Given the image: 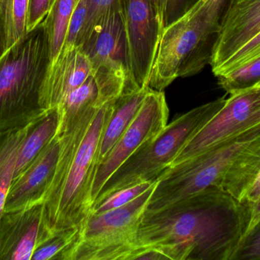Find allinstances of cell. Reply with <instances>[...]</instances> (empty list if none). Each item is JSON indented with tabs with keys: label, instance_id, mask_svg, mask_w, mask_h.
<instances>
[{
	"label": "cell",
	"instance_id": "6da1fadb",
	"mask_svg": "<svg viewBox=\"0 0 260 260\" xmlns=\"http://www.w3.org/2000/svg\"><path fill=\"white\" fill-rule=\"evenodd\" d=\"M244 227L242 203L210 186L160 210L145 211L130 253L153 249L167 259L232 260Z\"/></svg>",
	"mask_w": 260,
	"mask_h": 260
},
{
	"label": "cell",
	"instance_id": "7a4b0ae2",
	"mask_svg": "<svg viewBox=\"0 0 260 260\" xmlns=\"http://www.w3.org/2000/svg\"><path fill=\"white\" fill-rule=\"evenodd\" d=\"M116 100L100 99L59 136V160L43 203L44 226L50 235L80 228L91 212L101 141Z\"/></svg>",
	"mask_w": 260,
	"mask_h": 260
},
{
	"label": "cell",
	"instance_id": "3957f363",
	"mask_svg": "<svg viewBox=\"0 0 260 260\" xmlns=\"http://www.w3.org/2000/svg\"><path fill=\"white\" fill-rule=\"evenodd\" d=\"M50 64L43 21L0 59V134L24 128L49 110L46 81Z\"/></svg>",
	"mask_w": 260,
	"mask_h": 260
},
{
	"label": "cell",
	"instance_id": "277c9868",
	"mask_svg": "<svg viewBox=\"0 0 260 260\" xmlns=\"http://www.w3.org/2000/svg\"><path fill=\"white\" fill-rule=\"evenodd\" d=\"M260 139V123L201 154L167 168L157 178L148 204L150 211L165 209L210 186L221 188L229 169Z\"/></svg>",
	"mask_w": 260,
	"mask_h": 260
},
{
	"label": "cell",
	"instance_id": "5b68a950",
	"mask_svg": "<svg viewBox=\"0 0 260 260\" xmlns=\"http://www.w3.org/2000/svg\"><path fill=\"white\" fill-rule=\"evenodd\" d=\"M226 100L224 96L218 98L190 110L167 125L108 179L94 204L119 189L144 182L156 181L187 142L221 109Z\"/></svg>",
	"mask_w": 260,
	"mask_h": 260
},
{
	"label": "cell",
	"instance_id": "8992f818",
	"mask_svg": "<svg viewBox=\"0 0 260 260\" xmlns=\"http://www.w3.org/2000/svg\"><path fill=\"white\" fill-rule=\"evenodd\" d=\"M219 30L200 15L183 13L165 26L157 44L148 87L163 91L179 77L210 64Z\"/></svg>",
	"mask_w": 260,
	"mask_h": 260
},
{
	"label": "cell",
	"instance_id": "52a82bcc",
	"mask_svg": "<svg viewBox=\"0 0 260 260\" xmlns=\"http://www.w3.org/2000/svg\"><path fill=\"white\" fill-rule=\"evenodd\" d=\"M156 183L122 207L90 214L61 260H126Z\"/></svg>",
	"mask_w": 260,
	"mask_h": 260
},
{
	"label": "cell",
	"instance_id": "ba28073f",
	"mask_svg": "<svg viewBox=\"0 0 260 260\" xmlns=\"http://www.w3.org/2000/svg\"><path fill=\"white\" fill-rule=\"evenodd\" d=\"M120 12L126 30L129 67L125 89L148 87L160 35L155 1L120 0Z\"/></svg>",
	"mask_w": 260,
	"mask_h": 260
},
{
	"label": "cell",
	"instance_id": "9c48e42d",
	"mask_svg": "<svg viewBox=\"0 0 260 260\" xmlns=\"http://www.w3.org/2000/svg\"><path fill=\"white\" fill-rule=\"evenodd\" d=\"M169 109L164 92L150 89L139 114L96 169L91 190L92 206L108 179L166 127Z\"/></svg>",
	"mask_w": 260,
	"mask_h": 260
},
{
	"label": "cell",
	"instance_id": "30bf717a",
	"mask_svg": "<svg viewBox=\"0 0 260 260\" xmlns=\"http://www.w3.org/2000/svg\"><path fill=\"white\" fill-rule=\"evenodd\" d=\"M260 123V86L230 95L221 109L183 147L171 166L189 160Z\"/></svg>",
	"mask_w": 260,
	"mask_h": 260
},
{
	"label": "cell",
	"instance_id": "8fae6325",
	"mask_svg": "<svg viewBox=\"0 0 260 260\" xmlns=\"http://www.w3.org/2000/svg\"><path fill=\"white\" fill-rule=\"evenodd\" d=\"M92 67V73L129 76L126 30L120 8L111 12L81 44Z\"/></svg>",
	"mask_w": 260,
	"mask_h": 260
},
{
	"label": "cell",
	"instance_id": "7c38bea8",
	"mask_svg": "<svg viewBox=\"0 0 260 260\" xmlns=\"http://www.w3.org/2000/svg\"><path fill=\"white\" fill-rule=\"evenodd\" d=\"M44 204L3 212L0 218V260H31L37 246L50 236Z\"/></svg>",
	"mask_w": 260,
	"mask_h": 260
},
{
	"label": "cell",
	"instance_id": "4fadbf2b",
	"mask_svg": "<svg viewBox=\"0 0 260 260\" xmlns=\"http://www.w3.org/2000/svg\"><path fill=\"white\" fill-rule=\"evenodd\" d=\"M260 31V0H233L223 18L210 66L216 77L232 56Z\"/></svg>",
	"mask_w": 260,
	"mask_h": 260
},
{
	"label": "cell",
	"instance_id": "5bb4252c",
	"mask_svg": "<svg viewBox=\"0 0 260 260\" xmlns=\"http://www.w3.org/2000/svg\"><path fill=\"white\" fill-rule=\"evenodd\" d=\"M60 140L56 137L16 178L9 188L4 212L18 210L44 203L56 172Z\"/></svg>",
	"mask_w": 260,
	"mask_h": 260
},
{
	"label": "cell",
	"instance_id": "9a60e30c",
	"mask_svg": "<svg viewBox=\"0 0 260 260\" xmlns=\"http://www.w3.org/2000/svg\"><path fill=\"white\" fill-rule=\"evenodd\" d=\"M92 73V67L80 46L63 47L50 65L46 81V99L49 109L56 108L72 91Z\"/></svg>",
	"mask_w": 260,
	"mask_h": 260
},
{
	"label": "cell",
	"instance_id": "2e32d148",
	"mask_svg": "<svg viewBox=\"0 0 260 260\" xmlns=\"http://www.w3.org/2000/svg\"><path fill=\"white\" fill-rule=\"evenodd\" d=\"M149 90L148 87L126 89L114 102L111 117L102 135L98 166L106 158L123 133L133 123Z\"/></svg>",
	"mask_w": 260,
	"mask_h": 260
},
{
	"label": "cell",
	"instance_id": "e0dca14e",
	"mask_svg": "<svg viewBox=\"0 0 260 260\" xmlns=\"http://www.w3.org/2000/svg\"><path fill=\"white\" fill-rule=\"evenodd\" d=\"M59 123V111L56 107L47 110L25 127L24 138L17 154L13 180L25 170L56 137Z\"/></svg>",
	"mask_w": 260,
	"mask_h": 260
},
{
	"label": "cell",
	"instance_id": "ac0fdd59",
	"mask_svg": "<svg viewBox=\"0 0 260 260\" xmlns=\"http://www.w3.org/2000/svg\"><path fill=\"white\" fill-rule=\"evenodd\" d=\"M260 172V139L250 146L226 174L221 188L241 201Z\"/></svg>",
	"mask_w": 260,
	"mask_h": 260
},
{
	"label": "cell",
	"instance_id": "d6986e66",
	"mask_svg": "<svg viewBox=\"0 0 260 260\" xmlns=\"http://www.w3.org/2000/svg\"><path fill=\"white\" fill-rule=\"evenodd\" d=\"M100 99L99 85L94 76L91 75L82 85L66 96L56 107L59 115L56 135L63 134L85 110L97 103Z\"/></svg>",
	"mask_w": 260,
	"mask_h": 260
},
{
	"label": "cell",
	"instance_id": "ffe728a7",
	"mask_svg": "<svg viewBox=\"0 0 260 260\" xmlns=\"http://www.w3.org/2000/svg\"><path fill=\"white\" fill-rule=\"evenodd\" d=\"M79 0H52L43 23L50 45L51 65L62 51L69 24Z\"/></svg>",
	"mask_w": 260,
	"mask_h": 260
},
{
	"label": "cell",
	"instance_id": "44dd1931",
	"mask_svg": "<svg viewBox=\"0 0 260 260\" xmlns=\"http://www.w3.org/2000/svg\"><path fill=\"white\" fill-rule=\"evenodd\" d=\"M25 127L0 134V218L13 180L17 154L24 138Z\"/></svg>",
	"mask_w": 260,
	"mask_h": 260
},
{
	"label": "cell",
	"instance_id": "7402d4cb",
	"mask_svg": "<svg viewBox=\"0 0 260 260\" xmlns=\"http://www.w3.org/2000/svg\"><path fill=\"white\" fill-rule=\"evenodd\" d=\"M217 78L220 86L229 95L260 86V56L238 70Z\"/></svg>",
	"mask_w": 260,
	"mask_h": 260
},
{
	"label": "cell",
	"instance_id": "603a6c76",
	"mask_svg": "<svg viewBox=\"0 0 260 260\" xmlns=\"http://www.w3.org/2000/svg\"><path fill=\"white\" fill-rule=\"evenodd\" d=\"M79 228H70L52 234L40 243L32 255L31 260L59 259L77 241Z\"/></svg>",
	"mask_w": 260,
	"mask_h": 260
},
{
	"label": "cell",
	"instance_id": "cb8c5ba5",
	"mask_svg": "<svg viewBox=\"0 0 260 260\" xmlns=\"http://www.w3.org/2000/svg\"><path fill=\"white\" fill-rule=\"evenodd\" d=\"M156 181L144 182L130 187L119 189L108 196L105 197L103 199L94 203L91 208L90 214L98 215V214L103 213L108 211L122 207L131 203L132 201L142 195L144 192H146L156 183Z\"/></svg>",
	"mask_w": 260,
	"mask_h": 260
},
{
	"label": "cell",
	"instance_id": "d4e9b609",
	"mask_svg": "<svg viewBox=\"0 0 260 260\" xmlns=\"http://www.w3.org/2000/svg\"><path fill=\"white\" fill-rule=\"evenodd\" d=\"M86 18L81 32L78 46H80L96 27L115 9L120 8V0H85Z\"/></svg>",
	"mask_w": 260,
	"mask_h": 260
},
{
	"label": "cell",
	"instance_id": "484cf974",
	"mask_svg": "<svg viewBox=\"0 0 260 260\" xmlns=\"http://www.w3.org/2000/svg\"><path fill=\"white\" fill-rule=\"evenodd\" d=\"M232 2L233 0H197L184 13L200 15L220 31L223 18Z\"/></svg>",
	"mask_w": 260,
	"mask_h": 260
},
{
	"label": "cell",
	"instance_id": "4316f807",
	"mask_svg": "<svg viewBox=\"0 0 260 260\" xmlns=\"http://www.w3.org/2000/svg\"><path fill=\"white\" fill-rule=\"evenodd\" d=\"M259 56L260 31L236 52L219 76H224L234 70H238Z\"/></svg>",
	"mask_w": 260,
	"mask_h": 260
},
{
	"label": "cell",
	"instance_id": "83f0119b",
	"mask_svg": "<svg viewBox=\"0 0 260 260\" xmlns=\"http://www.w3.org/2000/svg\"><path fill=\"white\" fill-rule=\"evenodd\" d=\"M29 0H11L12 9V45L27 33V14H28Z\"/></svg>",
	"mask_w": 260,
	"mask_h": 260
},
{
	"label": "cell",
	"instance_id": "f1b7e54d",
	"mask_svg": "<svg viewBox=\"0 0 260 260\" xmlns=\"http://www.w3.org/2000/svg\"><path fill=\"white\" fill-rule=\"evenodd\" d=\"M85 18H86V2L85 0H79L70 19L63 47L78 45L81 32L85 24Z\"/></svg>",
	"mask_w": 260,
	"mask_h": 260
},
{
	"label": "cell",
	"instance_id": "f546056e",
	"mask_svg": "<svg viewBox=\"0 0 260 260\" xmlns=\"http://www.w3.org/2000/svg\"><path fill=\"white\" fill-rule=\"evenodd\" d=\"M11 0H0V59L12 47Z\"/></svg>",
	"mask_w": 260,
	"mask_h": 260
},
{
	"label": "cell",
	"instance_id": "4dcf8cb0",
	"mask_svg": "<svg viewBox=\"0 0 260 260\" xmlns=\"http://www.w3.org/2000/svg\"><path fill=\"white\" fill-rule=\"evenodd\" d=\"M232 260H260V229L241 243Z\"/></svg>",
	"mask_w": 260,
	"mask_h": 260
},
{
	"label": "cell",
	"instance_id": "1f68e13d",
	"mask_svg": "<svg viewBox=\"0 0 260 260\" xmlns=\"http://www.w3.org/2000/svg\"><path fill=\"white\" fill-rule=\"evenodd\" d=\"M242 204L245 213V227L241 244L260 229V197L253 203Z\"/></svg>",
	"mask_w": 260,
	"mask_h": 260
},
{
	"label": "cell",
	"instance_id": "d6a6232c",
	"mask_svg": "<svg viewBox=\"0 0 260 260\" xmlns=\"http://www.w3.org/2000/svg\"><path fill=\"white\" fill-rule=\"evenodd\" d=\"M52 0H29L27 32L41 24L50 9Z\"/></svg>",
	"mask_w": 260,
	"mask_h": 260
},
{
	"label": "cell",
	"instance_id": "836d02e7",
	"mask_svg": "<svg viewBox=\"0 0 260 260\" xmlns=\"http://www.w3.org/2000/svg\"><path fill=\"white\" fill-rule=\"evenodd\" d=\"M197 0H168L166 24L183 15Z\"/></svg>",
	"mask_w": 260,
	"mask_h": 260
},
{
	"label": "cell",
	"instance_id": "e575fe53",
	"mask_svg": "<svg viewBox=\"0 0 260 260\" xmlns=\"http://www.w3.org/2000/svg\"><path fill=\"white\" fill-rule=\"evenodd\" d=\"M260 197V172L256 180H254L251 186H250L244 196L241 198L240 203L247 204L256 201Z\"/></svg>",
	"mask_w": 260,
	"mask_h": 260
},
{
	"label": "cell",
	"instance_id": "d590c367",
	"mask_svg": "<svg viewBox=\"0 0 260 260\" xmlns=\"http://www.w3.org/2000/svg\"><path fill=\"white\" fill-rule=\"evenodd\" d=\"M154 1H155L156 6H157V16H158L160 33H161L162 30L166 25L168 0H154Z\"/></svg>",
	"mask_w": 260,
	"mask_h": 260
}]
</instances>
